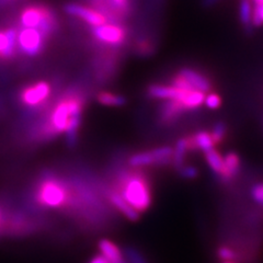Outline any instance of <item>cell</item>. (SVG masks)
<instances>
[{"label": "cell", "mask_w": 263, "mask_h": 263, "mask_svg": "<svg viewBox=\"0 0 263 263\" xmlns=\"http://www.w3.org/2000/svg\"><path fill=\"white\" fill-rule=\"evenodd\" d=\"M186 151H189V149H187V146H186L185 138L180 139V141H178V143H177L176 149L174 152V157H172V159H174V162H175V166L178 170H180L181 168L183 167L184 156H185Z\"/></svg>", "instance_id": "obj_21"}, {"label": "cell", "mask_w": 263, "mask_h": 263, "mask_svg": "<svg viewBox=\"0 0 263 263\" xmlns=\"http://www.w3.org/2000/svg\"><path fill=\"white\" fill-rule=\"evenodd\" d=\"M240 167V159L238 157V155L235 153H229L224 157V168L221 171V178L225 180L232 179L234 176H236L239 171Z\"/></svg>", "instance_id": "obj_14"}, {"label": "cell", "mask_w": 263, "mask_h": 263, "mask_svg": "<svg viewBox=\"0 0 263 263\" xmlns=\"http://www.w3.org/2000/svg\"><path fill=\"white\" fill-rule=\"evenodd\" d=\"M252 9L253 7L250 3V0H241L240 7H239L240 21L247 28H248L252 23Z\"/></svg>", "instance_id": "obj_23"}, {"label": "cell", "mask_w": 263, "mask_h": 263, "mask_svg": "<svg viewBox=\"0 0 263 263\" xmlns=\"http://www.w3.org/2000/svg\"><path fill=\"white\" fill-rule=\"evenodd\" d=\"M98 100L100 103L104 105H114V106H119L125 104L126 100L124 97L118 96V95H113L110 92H101L98 95Z\"/></svg>", "instance_id": "obj_22"}, {"label": "cell", "mask_w": 263, "mask_h": 263, "mask_svg": "<svg viewBox=\"0 0 263 263\" xmlns=\"http://www.w3.org/2000/svg\"><path fill=\"white\" fill-rule=\"evenodd\" d=\"M128 257L130 258L133 263H145L141 258V256H139L138 253H136L134 250H128Z\"/></svg>", "instance_id": "obj_30"}, {"label": "cell", "mask_w": 263, "mask_h": 263, "mask_svg": "<svg viewBox=\"0 0 263 263\" xmlns=\"http://www.w3.org/2000/svg\"><path fill=\"white\" fill-rule=\"evenodd\" d=\"M179 171H180L181 176L185 179H194L197 176L196 168H194L192 166H186V167L183 166Z\"/></svg>", "instance_id": "obj_27"}, {"label": "cell", "mask_w": 263, "mask_h": 263, "mask_svg": "<svg viewBox=\"0 0 263 263\" xmlns=\"http://www.w3.org/2000/svg\"><path fill=\"white\" fill-rule=\"evenodd\" d=\"M5 2H12V0H5Z\"/></svg>", "instance_id": "obj_35"}, {"label": "cell", "mask_w": 263, "mask_h": 263, "mask_svg": "<svg viewBox=\"0 0 263 263\" xmlns=\"http://www.w3.org/2000/svg\"><path fill=\"white\" fill-rule=\"evenodd\" d=\"M191 137L194 145V149H200L203 151L204 153H206L215 146V144L213 142L212 135L209 132H199V133Z\"/></svg>", "instance_id": "obj_17"}, {"label": "cell", "mask_w": 263, "mask_h": 263, "mask_svg": "<svg viewBox=\"0 0 263 263\" xmlns=\"http://www.w3.org/2000/svg\"><path fill=\"white\" fill-rule=\"evenodd\" d=\"M205 100V93L202 91H197V90H191L187 91L182 101H180L181 105L183 106L184 110H192L199 108Z\"/></svg>", "instance_id": "obj_16"}, {"label": "cell", "mask_w": 263, "mask_h": 263, "mask_svg": "<svg viewBox=\"0 0 263 263\" xmlns=\"http://www.w3.org/2000/svg\"><path fill=\"white\" fill-rule=\"evenodd\" d=\"M90 263H110L108 260H106L102 254L101 256H97V257H95L91 261H90Z\"/></svg>", "instance_id": "obj_31"}, {"label": "cell", "mask_w": 263, "mask_h": 263, "mask_svg": "<svg viewBox=\"0 0 263 263\" xmlns=\"http://www.w3.org/2000/svg\"><path fill=\"white\" fill-rule=\"evenodd\" d=\"M99 249H100L102 256L110 263H124L120 249L110 240H100V242H99Z\"/></svg>", "instance_id": "obj_13"}, {"label": "cell", "mask_w": 263, "mask_h": 263, "mask_svg": "<svg viewBox=\"0 0 263 263\" xmlns=\"http://www.w3.org/2000/svg\"><path fill=\"white\" fill-rule=\"evenodd\" d=\"M22 28L36 29L47 37L57 28V19L53 11L42 5H32L24 8L20 14Z\"/></svg>", "instance_id": "obj_3"}, {"label": "cell", "mask_w": 263, "mask_h": 263, "mask_svg": "<svg viewBox=\"0 0 263 263\" xmlns=\"http://www.w3.org/2000/svg\"><path fill=\"white\" fill-rule=\"evenodd\" d=\"M218 257L225 261H230L235 258V254L233 250H230L227 247H221L218 250Z\"/></svg>", "instance_id": "obj_28"}, {"label": "cell", "mask_w": 263, "mask_h": 263, "mask_svg": "<svg viewBox=\"0 0 263 263\" xmlns=\"http://www.w3.org/2000/svg\"><path fill=\"white\" fill-rule=\"evenodd\" d=\"M51 95V86L41 81L27 87L21 93V101L28 106H39L43 104Z\"/></svg>", "instance_id": "obj_7"}, {"label": "cell", "mask_w": 263, "mask_h": 263, "mask_svg": "<svg viewBox=\"0 0 263 263\" xmlns=\"http://www.w3.org/2000/svg\"><path fill=\"white\" fill-rule=\"evenodd\" d=\"M179 75L189 82V85L192 87L193 90H197V91H202L204 93L209 92L211 90L210 80L200 72L190 68H184L179 72Z\"/></svg>", "instance_id": "obj_11"}, {"label": "cell", "mask_w": 263, "mask_h": 263, "mask_svg": "<svg viewBox=\"0 0 263 263\" xmlns=\"http://www.w3.org/2000/svg\"><path fill=\"white\" fill-rule=\"evenodd\" d=\"M224 263H234V262H230V261H225Z\"/></svg>", "instance_id": "obj_34"}, {"label": "cell", "mask_w": 263, "mask_h": 263, "mask_svg": "<svg viewBox=\"0 0 263 263\" xmlns=\"http://www.w3.org/2000/svg\"><path fill=\"white\" fill-rule=\"evenodd\" d=\"M252 24L256 27L263 24V4L254 5L252 9Z\"/></svg>", "instance_id": "obj_26"}, {"label": "cell", "mask_w": 263, "mask_h": 263, "mask_svg": "<svg viewBox=\"0 0 263 263\" xmlns=\"http://www.w3.org/2000/svg\"><path fill=\"white\" fill-rule=\"evenodd\" d=\"M128 163L132 167H145L151 166V164L156 163L155 155L152 152H145V153H138L129 158Z\"/></svg>", "instance_id": "obj_19"}, {"label": "cell", "mask_w": 263, "mask_h": 263, "mask_svg": "<svg viewBox=\"0 0 263 263\" xmlns=\"http://www.w3.org/2000/svg\"><path fill=\"white\" fill-rule=\"evenodd\" d=\"M92 35L99 43L115 46L124 43L126 39V31L119 24L104 23L102 26L92 28Z\"/></svg>", "instance_id": "obj_6"}, {"label": "cell", "mask_w": 263, "mask_h": 263, "mask_svg": "<svg viewBox=\"0 0 263 263\" xmlns=\"http://www.w3.org/2000/svg\"><path fill=\"white\" fill-rule=\"evenodd\" d=\"M37 200L45 206L59 208L67 200V191L60 181L48 179L41 184Z\"/></svg>", "instance_id": "obj_4"}, {"label": "cell", "mask_w": 263, "mask_h": 263, "mask_svg": "<svg viewBox=\"0 0 263 263\" xmlns=\"http://www.w3.org/2000/svg\"><path fill=\"white\" fill-rule=\"evenodd\" d=\"M252 197L257 202L263 204V184H258L252 189Z\"/></svg>", "instance_id": "obj_29"}, {"label": "cell", "mask_w": 263, "mask_h": 263, "mask_svg": "<svg viewBox=\"0 0 263 263\" xmlns=\"http://www.w3.org/2000/svg\"><path fill=\"white\" fill-rule=\"evenodd\" d=\"M205 105L208 106L209 109H217L220 106L221 100H220V97L217 93H214L211 92L209 95L205 96V100H204Z\"/></svg>", "instance_id": "obj_25"}, {"label": "cell", "mask_w": 263, "mask_h": 263, "mask_svg": "<svg viewBox=\"0 0 263 263\" xmlns=\"http://www.w3.org/2000/svg\"><path fill=\"white\" fill-rule=\"evenodd\" d=\"M211 135H212L214 144L217 145L221 143V141H223L226 135V126L223 124V123H217V124L213 127Z\"/></svg>", "instance_id": "obj_24"}, {"label": "cell", "mask_w": 263, "mask_h": 263, "mask_svg": "<svg viewBox=\"0 0 263 263\" xmlns=\"http://www.w3.org/2000/svg\"><path fill=\"white\" fill-rule=\"evenodd\" d=\"M189 90L178 89L175 86H161V85H154L148 89V93L153 98L159 99H167V100H176L182 101ZM191 91V90H190Z\"/></svg>", "instance_id": "obj_10"}, {"label": "cell", "mask_w": 263, "mask_h": 263, "mask_svg": "<svg viewBox=\"0 0 263 263\" xmlns=\"http://www.w3.org/2000/svg\"><path fill=\"white\" fill-rule=\"evenodd\" d=\"M205 158L209 163V166L212 168V170L215 172V174L220 175L221 171L224 168V158L216 149H210L209 152L205 153Z\"/></svg>", "instance_id": "obj_18"}, {"label": "cell", "mask_w": 263, "mask_h": 263, "mask_svg": "<svg viewBox=\"0 0 263 263\" xmlns=\"http://www.w3.org/2000/svg\"><path fill=\"white\" fill-rule=\"evenodd\" d=\"M65 10L67 13L78 16L82 20H85L87 23L91 24L92 27L102 26V24L106 23V16L103 15L101 12L96 11L93 9H90V8L76 5V4H70L65 7Z\"/></svg>", "instance_id": "obj_8"}, {"label": "cell", "mask_w": 263, "mask_h": 263, "mask_svg": "<svg viewBox=\"0 0 263 263\" xmlns=\"http://www.w3.org/2000/svg\"><path fill=\"white\" fill-rule=\"evenodd\" d=\"M121 196L138 213L149 208L152 202L149 184L141 175H127L121 180Z\"/></svg>", "instance_id": "obj_2"}, {"label": "cell", "mask_w": 263, "mask_h": 263, "mask_svg": "<svg viewBox=\"0 0 263 263\" xmlns=\"http://www.w3.org/2000/svg\"><path fill=\"white\" fill-rule=\"evenodd\" d=\"M218 0H205V4L206 5H209V6H212V5H214L215 3H217Z\"/></svg>", "instance_id": "obj_32"}, {"label": "cell", "mask_w": 263, "mask_h": 263, "mask_svg": "<svg viewBox=\"0 0 263 263\" xmlns=\"http://www.w3.org/2000/svg\"><path fill=\"white\" fill-rule=\"evenodd\" d=\"M110 200L111 202L117 206V209L119 211H121L124 215L129 219V220H137L139 218V213L134 210L133 208L130 206V205L123 200V197L120 195V194H117V193H113L111 196H110Z\"/></svg>", "instance_id": "obj_15"}, {"label": "cell", "mask_w": 263, "mask_h": 263, "mask_svg": "<svg viewBox=\"0 0 263 263\" xmlns=\"http://www.w3.org/2000/svg\"><path fill=\"white\" fill-rule=\"evenodd\" d=\"M182 111H184V109L179 101L169 100L166 104L163 105V108H162V112H161L162 119L164 121L175 120L177 115L182 113Z\"/></svg>", "instance_id": "obj_20"}, {"label": "cell", "mask_w": 263, "mask_h": 263, "mask_svg": "<svg viewBox=\"0 0 263 263\" xmlns=\"http://www.w3.org/2000/svg\"><path fill=\"white\" fill-rule=\"evenodd\" d=\"M18 49V32L15 29L0 31V60H10Z\"/></svg>", "instance_id": "obj_9"}, {"label": "cell", "mask_w": 263, "mask_h": 263, "mask_svg": "<svg viewBox=\"0 0 263 263\" xmlns=\"http://www.w3.org/2000/svg\"><path fill=\"white\" fill-rule=\"evenodd\" d=\"M46 36L32 28H23L18 34L19 49L28 56H35L43 51Z\"/></svg>", "instance_id": "obj_5"}, {"label": "cell", "mask_w": 263, "mask_h": 263, "mask_svg": "<svg viewBox=\"0 0 263 263\" xmlns=\"http://www.w3.org/2000/svg\"><path fill=\"white\" fill-rule=\"evenodd\" d=\"M97 7L109 15L123 16L128 12L129 0H98Z\"/></svg>", "instance_id": "obj_12"}, {"label": "cell", "mask_w": 263, "mask_h": 263, "mask_svg": "<svg viewBox=\"0 0 263 263\" xmlns=\"http://www.w3.org/2000/svg\"><path fill=\"white\" fill-rule=\"evenodd\" d=\"M82 104L84 102L78 96L65 97L54 108L51 118L45 125L44 133L47 136H52L67 130L70 119L72 117H81Z\"/></svg>", "instance_id": "obj_1"}, {"label": "cell", "mask_w": 263, "mask_h": 263, "mask_svg": "<svg viewBox=\"0 0 263 263\" xmlns=\"http://www.w3.org/2000/svg\"><path fill=\"white\" fill-rule=\"evenodd\" d=\"M253 2V5H261L263 4V0H252Z\"/></svg>", "instance_id": "obj_33"}]
</instances>
